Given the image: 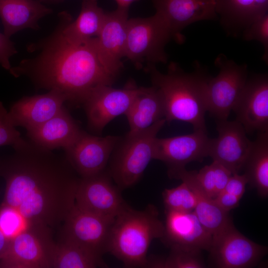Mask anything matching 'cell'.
Segmentation results:
<instances>
[{
	"instance_id": "cell-37",
	"label": "cell",
	"mask_w": 268,
	"mask_h": 268,
	"mask_svg": "<svg viewBox=\"0 0 268 268\" xmlns=\"http://www.w3.org/2000/svg\"><path fill=\"white\" fill-rule=\"evenodd\" d=\"M240 199L234 195L222 191L213 200L222 210L229 212L239 206Z\"/></svg>"
},
{
	"instance_id": "cell-38",
	"label": "cell",
	"mask_w": 268,
	"mask_h": 268,
	"mask_svg": "<svg viewBox=\"0 0 268 268\" xmlns=\"http://www.w3.org/2000/svg\"><path fill=\"white\" fill-rule=\"evenodd\" d=\"M10 240L0 231V258L5 252Z\"/></svg>"
},
{
	"instance_id": "cell-20",
	"label": "cell",
	"mask_w": 268,
	"mask_h": 268,
	"mask_svg": "<svg viewBox=\"0 0 268 268\" xmlns=\"http://www.w3.org/2000/svg\"><path fill=\"white\" fill-rule=\"evenodd\" d=\"M67 102L66 96L54 89L43 94L25 96L13 104L8 117L14 127H23L27 131L54 117Z\"/></svg>"
},
{
	"instance_id": "cell-15",
	"label": "cell",
	"mask_w": 268,
	"mask_h": 268,
	"mask_svg": "<svg viewBox=\"0 0 268 268\" xmlns=\"http://www.w3.org/2000/svg\"><path fill=\"white\" fill-rule=\"evenodd\" d=\"M120 136L92 135L83 131L76 140L64 150L65 155L80 177L98 174L106 169Z\"/></svg>"
},
{
	"instance_id": "cell-36",
	"label": "cell",
	"mask_w": 268,
	"mask_h": 268,
	"mask_svg": "<svg viewBox=\"0 0 268 268\" xmlns=\"http://www.w3.org/2000/svg\"><path fill=\"white\" fill-rule=\"evenodd\" d=\"M248 180L244 174H232L223 191L241 199L245 192Z\"/></svg>"
},
{
	"instance_id": "cell-2",
	"label": "cell",
	"mask_w": 268,
	"mask_h": 268,
	"mask_svg": "<svg viewBox=\"0 0 268 268\" xmlns=\"http://www.w3.org/2000/svg\"><path fill=\"white\" fill-rule=\"evenodd\" d=\"M27 49L37 54L22 60L9 72L15 77H27L38 90L60 91L72 107L81 106L95 89L112 86L118 77L102 63L96 37L72 43L64 36L60 20L52 33L30 44Z\"/></svg>"
},
{
	"instance_id": "cell-23",
	"label": "cell",
	"mask_w": 268,
	"mask_h": 268,
	"mask_svg": "<svg viewBox=\"0 0 268 268\" xmlns=\"http://www.w3.org/2000/svg\"><path fill=\"white\" fill-rule=\"evenodd\" d=\"M52 9L39 0H0V17L8 38L24 29L38 30L39 21Z\"/></svg>"
},
{
	"instance_id": "cell-30",
	"label": "cell",
	"mask_w": 268,
	"mask_h": 268,
	"mask_svg": "<svg viewBox=\"0 0 268 268\" xmlns=\"http://www.w3.org/2000/svg\"><path fill=\"white\" fill-rule=\"evenodd\" d=\"M165 259L149 260L147 267L156 268H203L205 265L201 251L180 248H172Z\"/></svg>"
},
{
	"instance_id": "cell-5",
	"label": "cell",
	"mask_w": 268,
	"mask_h": 268,
	"mask_svg": "<svg viewBox=\"0 0 268 268\" xmlns=\"http://www.w3.org/2000/svg\"><path fill=\"white\" fill-rule=\"evenodd\" d=\"M165 123L162 119L145 130L128 132L120 137L110 157L108 171L121 191L136 184L154 159V141Z\"/></svg>"
},
{
	"instance_id": "cell-28",
	"label": "cell",
	"mask_w": 268,
	"mask_h": 268,
	"mask_svg": "<svg viewBox=\"0 0 268 268\" xmlns=\"http://www.w3.org/2000/svg\"><path fill=\"white\" fill-rule=\"evenodd\" d=\"M102 256L70 241L60 238L56 243L53 268H107Z\"/></svg>"
},
{
	"instance_id": "cell-32",
	"label": "cell",
	"mask_w": 268,
	"mask_h": 268,
	"mask_svg": "<svg viewBox=\"0 0 268 268\" xmlns=\"http://www.w3.org/2000/svg\"><path fill=\"white\" fill-rule=\"evenodd\" d=\"M29 224L14 207L2 203L0 205V231L9 240L28 227Z\"/></svg>"
},
{
	"instance_id": "cell-33",
	"label": "cell",
	"mask_w": 268,
	"mask_h": 268,
	"mask_svg": "<svg viewBox=\"0 0 268 268\" xmlns=\"http://www.w3.org/2000/svg\"><path fill=\"white\" fill-rule=\"evenodd\" d=\"M241 37L247 41H257L263 46L262 60L268 64V13L251 23L242 32Z\"/></svg>"
},
{
	"instance_id": "cell-29",
	"label": "cell",
	"mask_w": 268,
	"mask_h": 268,
	"mask_svg": "<svg viewBox=\"0 0 268 268\" xmlns=\"http://www.w3.org/2000/svg\"><path fill=\"white\" fill-rule=\"evenodd\" d=\"M195 178L205 193L215 199L224 189L232 173L216 161H213L199 171H193Z\"/></svg>"
},
{
	"instance_id": "cell-31",
	"label": "cell",
	"mask_w": 268,
	"mask_h": 268,
	"mask_svg": "<svg viewBox=\"0 0 268 268\" xmlns=\"http://www.w3.org/2000/svg\"><path fill=\"white\" fill-rule=\"evenodd\" d=\"M162 198L166 210L191 212L194 210L197 204L195 194L184 182L175 188L165 189Z\"/></svg>"
},
{
	"instance_id": "cell-18",
	"label": "cell",
	"mask_w": 268,
	"mask_h": 268,
	"mask_svg": "<svg viewBox=\"0 0 268 268\" xmlns=\"http://www.w3.org/2000/svg\"><path fill=\"white\" fill-rule=\"evenodd\" d=\"M129 9L117 8L106 12L105 19L96 37L100 59L106 68L118 76L125 56Z\"/></svg>"
},
{
	"instance_id": "cell-10",
	"label": "cell",
	"mask_w": 268,
	"mask_h": 268,
	"mask_svg": "<svg viewBox=\"0 0 268 268\" xmlns=\"http://www.w3.org/2000/svg\"><path fill=\"white\" fill-rule=\"evenodd\" d=\"M268 248L245 236L233 222L212 238L209 251L212 262L219 268H247L256 266Z\"/></svg>"
},
{
	"instance_id": "cell-40",
	"label": "cell",
	"mask_w": 268,
	"mask_h": 268,
	"mask_svg": "<svg viewBox=\"0 0 268 268\" xmlns=\"http://www.w3.org/2000/svg\"><path fill=\"white\" fill-rule=\"evenodd\" d=\"M40 2H48V3H54V2H58L59 1H61L63 0H39Z\"/></svg>"
},
{
	"instance_id": "cell-17",
	"label": "cell",
	"mask_w": 268,
	"mask_h": 268,
	"mask_svg": "<svg viewBox=\"0 0 268 268\" xmlns=\"http://www.w3.org/2000/svg\"><path fill=\"white\" fill-rule=\"evenodd\" d=\"M156 13L168 25L173 40L185 41L183 30L194 23L218 18L214 0H152Z\"/></svg>"
},
{
	"instance_id": "cell-39",
	"label": "cell",
	"mask_w": 268,
	"mask_h": 268,
	"mask_svg": "<svg viewBox=\"0 0 268 268\" xmlns=\"http://www.w3.org/2000/svg\"><path fill=\"white\" fill-rule=\"evenodd\" d=\"M140 0H115L118 8L129 9L132 3Z\"/></svg>"
},
{
	"instance_id": "cell-1",
	"label": "cell",
	"mask_w": 268,
	"mask_h": 268,
	"mask_svg": "<svg viewBox=\"0 0 268 268\" xmlns=\"http://www.w3.org/2000/svg\"><path fill=\"white\" fill-rule=\"evenodd\" d=\"M12 147V154L0 158V176L5 182L2 203L15 208L29 224L58 226L75 204L80 177L65 154L29 139Z\"/></svg>"
},
{
	"instance_id": "cell-12",
	"label": "cell",
	"mask_w": 268,
	"mask_h": 268,
	"mask_svg": "<svg viewBox=\"0 0 268 268\" xmlns=\"http://www.w3.org/2000/svg\"><path fill=\"white\" fill-rule=\"evenodd\" d=\"M114 220L82 210L74 204L63 223L60 238L102 257L108 252Z\"/></svg>"
},
{
	"instance_id": "cell-7",
	"label": "cell",
	"mask_w": 268,
	"mask_h": 268,
	"mask_svg": "<svg viewBox=\"0 0 268 268\" xmlns=\"http://www.w3.org/2000/svg\"><path fill=\"white\" fill-rule=\"evenodd\" d=\"M51 228L30 225L13 239L0 258V268H53L56 245Z\"/></svg>"
},
{
	"instance_id": "cell-9",
	"label": "cell",
	"mask_w": 268,
	"mask_h": 268,
	"mask_svg": "<svg viewBox=\"0 0 268 268\" xmlns=\"http://www.w3.org/2000/svg\"><path fill=\"white\" fill-rule=\"evenodd\" d=\"M106 169L95 175L80 177L75 204L80 209L109 219H115L129 205Z\"/></svg>"
},
{
	"instance_id": "cell-16",
	"label": "cell",
	"mask_w": 268,
	"mask_h": 268,
	"mask_svg": "<svg viewBox=\"0 0 268 268\" xmlns=\"http://www.w3.org/2000/svg\"><path fill=\"white\" fill-rule=\"evenodd\" d=\"M247 134L268 131V75L248 77L233 109Z\"/></svg>"
},
{
	"instance_id": "cell-26",
	"label": "cell",
	"mask_w": 268,
	"mask_h": 268,
	"mask_svg": "<svg viewBox=\"0 0 268 268\" xmlns=\"http://www.w3.org/2000/svg\"><path fill=\"white\" fill-rule=\"evenodd\" d=\"M173 179L186 183L195 194L197 204L194 211L212 238L232 222L229 212L222 210L201 189L193 171L184 169L177 173Z\"/></svg>"
},
{
	"instance_id": "cell-21",
	"label": "cell",
	"mask_w": 268,
	"mask_h": 268,
	"mask_svg": "<svg viewBox=\"0 0 268 268\" xmlns=\"http://www.w3.org/2000/svg\"><path fill=\"white\" fill-rule=\"evenodd\" d=\"M78 123L64 106L56 115L27 131L29 139L50 150L69 147L82 133Z\"/></svg>"
},
{
	"instance_id": "cell-24",
	"label": "cell",
	"mask_w": 268,
	"mask_h": 268,
	"mask_svg": "<svg viewBox=\"0 0 268 268\" xmlns=\"http://www.w3.org/2000/svg\"><path fill=\"white\" fill-rule=\"evenodd\" d=\"M80 0V12L75 20H73L71 15L65 11L58 15L64 36L74 44H81L97 37L106 15V12L99 6L97 0Z\"/></svg>"
},
{
	"instance_id": "cell-19",
	"label": "cell",
	"mask_w": 268,
	"mask_h": 268,
	"mask_svg": "<svg viewBox=\"0 0 268 268\" xmlns=\"http://www.w3.org/2000/svg\"><path fill=\"white\" fill-rule=\"evenodd\" d=\"M165 222L161 240L170 248H180L209 251L212 235L194 211L178 212L165 209Z\"/></svg>"
},
{
	"instance_id": "cell-34",
	"label": "cell",
	"mask_w": 268,
	"mask_h": 268,
	"mask_svg": "<svg viewBox=\"0 0 268 268\" xmlns=\"http://www.w3.org/2000/svg\"><path fill=\"white\" fill-rule=\"evenodd\" d=\"M24 140L8 117V111L0 101V146H14Z\"/></svg>"
},
{
	"instance_id": "cell-35",
	"label": "cell",
	"mask_w": 268,
	"mask_h": 268,
	"mask_svg": "<svg viewBox=\"0 0 268 268\" xmlns=\"http://www.w3.org/2000/svg\"><path fill=\"white\" fill-rule=\"evenodd\" d=\"M17 53L14 43L0 32V65L9 71L11 68L10 59Z\"/></svg>"
},
{
	"instance_id": "cell-27",
	"label": "cell",
	"mask_w": 268,
	"mask_h": 268,
	"mask_svg": "<svg viewBox=\"0 0 268 268\" xmlns=\"http://www.w3.org/2000/svg\"><path fill=\"white\" fill-rule=\"evenodd\" d=\"M244 174L248 184L262 198L268 195V131L258 132L245 163Z\"/></svg>"
},
{
	"instance_id": "cell-14",
	"label": "cell",
	"mask_w": 268,
	"mask_h": 268,
	"mask_svg": "<svg viewBox=\"0 0 268 268\" xmlns=\"http://www.w3.org/2000/svg\"><path fill=\"white\" fill-rule=\"evenodd\" d=\"M217 137L211 138L208 156L227 169L239 174L250 151L252 142L237 121L216 120Z\"/></svg>"
},
{
	"instance_id": "cell-6",
	"label": "cell",
	"mask_w": 268,
	"mask_h": 268,
	"mask_svg": "<svg viewBox=\"0 0 268 268\" xmlns=\"http://www.w3.org/2000/svg\"><path fill=\"white\" fill-rule=\"evenodd\" d=\"M172 39L168 25L157 13L148 17L129 18L125 57L138 69L144 64L146 67L166 64L168 56L165 47Z\"/></svg>"
},
{
	"instance_id": "cell-3",
	"label": "cell",
	"mask_w": 268,
	"mask_h": 268,
	"mask_svg": "<svg viewBox=\"0 0 268 268\" xmlns=\"http://www.w3.org/2000/svg\"><path fill=\"white\" fill-rule=\"evenodd\" d=\"M194 67L192 72H186L179 63L172 61L165 73L158 70L155 65L144 69L150 74L152 85L162 96L166 122L182 121L191 124L194 131L206 132V91L211 76L198 61L194 62Z\"/></svg>"
},
{
	"instance_id": "cell-11",
	"label": "cell",
	"mask_w": 268,
	"mask_h": 268,
	"mask_svg": "<svg viewBox=\"0 0 268 268\" xmlns=\"http://www.w3.org/2000/svg\"><path fill=\"white\" fill-rule=\"evenodd\" d=\"M139 90L134 80L122 88L103 85L95 89L83 103L89 129L101 133L116 117L125 115Z\"/></svg>"
},
{
	"instance_id": "cell-8",
	"label": "cell",
	"mask_w": 268,
	"mask_h": 268,
	"mask_svg": "<svg viewBox=\"0 0 268 268\" xmlns=\"http://www.w3.org/2000/svg\"><path fill=\"white\" fill-rule=\"evenodd\" d=\"M214 64L219 72L208 80L206 109L215 120H227L247 81L248 66L238 64L222 53L215 59Z\"/></svg>"
},
{
	"instance_id": "cell-25",
	"label": "cell",
	"mask_w": 268,
	"mask_h": 268,
	"mask_svg": "<svg viewBox=\"0 0 268 268\" xmlns=\"http://www.w3.org/2000/svg\"><path fill=\"white\" fill-rule=\"evenodd\" d=\"M129 133L145 130L165 119V108L158 90L154 86L139 87V90L127 112Z\"/></svg>"
},
{
	"instance_id": "cell-13",
	"label": "cell",
	"mask_w": 268,
	"mask_h": 268,
	"mask_svg": "<svg viewBox=\"0 0 268 268\" xmlns=\"http://www.w3.org/2000/svg\"><path fill=\"white\" fill-rule=\"evenodd\" d=\"M211 140L206 132L201 130L170 137H157L154 144V159L166 165L168 175L173 179L189 163L201 162L208 156Z\"/></svg>"
},
{
	"instance_id": "cell-4",
	"label": "cell",
	"mask_w": 268,
	"mask_h": 268,
	"mask_svg": "<svg viewBox=\"0 0 268 268\" xmlns=\"http://www.w3.org/2000/svg\"><path fill=\"white\" fill-rule=\"evenodd\" d=\"M164 224L157 208L149 204L143 210L128 205L115 219L108 252L127 268L147 267L148 248L152 241L161 239Z\"/></svg>"
},
{
	"instance_id": "cell-22",
	"label": "cell",
	"mask_w": 268,
	"mask_h": 268,
	"mask_svg": "<svg viewBox=\"0 0 268 268\" xmlns=\"http://www.w3.org/2000/svg\"><path fill=\"white\" fill-rule=\"evenodd\" d=\"M220 23L229 36L237 38L251 23L268 13V0H214Z\"/></svg>"
}]
</instances>
